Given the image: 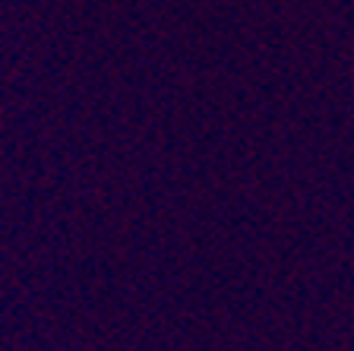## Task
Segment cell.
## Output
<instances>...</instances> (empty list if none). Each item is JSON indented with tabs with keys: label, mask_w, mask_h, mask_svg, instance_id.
Returning a JSON list of instances; mask_svg holds the SVG:
<instances>
[]
</instances>
